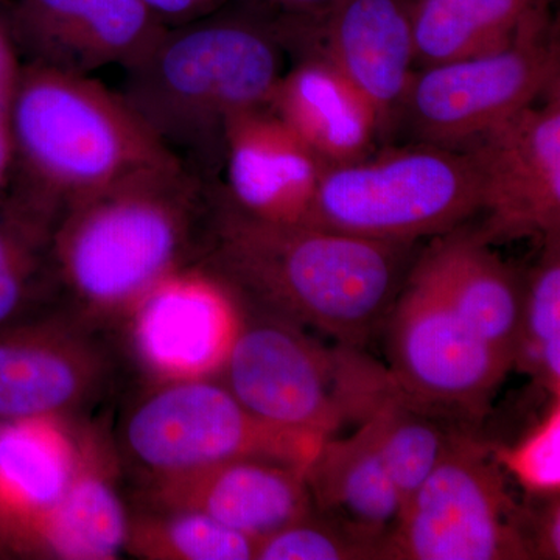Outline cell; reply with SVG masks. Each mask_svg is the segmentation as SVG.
I'll return each instance as SVG.
<instances>
[{
    "label": "cell",
    "mask_w": 560,
    "mask_h": 560,
    "mask_svg": "<svg viewBox=\"0 0 560 560\" xmlns=\"http://www.w3.org/2000/svg\"><path fill=\"white\" fill-rule=\"evenodd\" d=\"M213 184L175 161L70 205L50 243L58 307L110 337L154 283L200 261Z\"/></svg>",
    "instance_id": "7a4b0ae2"
},
{
    "label": "cell",
    "mask_w": 560,
    "mask_h": 560,
    "mask_svg": "<svg viewBox=\"0 0 560 560\" xmlns=\"http://www.w3.org/2000/svg\"><path fill=\"white\" fill-rule=\"evenodd\" d=\"M245 315L237 294L197 261L154 283L110 338L138 386L217 381Z\"/></svg>",
    "instance_id": "9c48e42d"
},
{
    "label": "cell",
    "mask_w": 560,
    "mask_h": 560,
    "mask_svg": "<svg viewBox=\"0 0 560 560\" xmlns=\"http://www.w3.org/2000/svg\"><path fill=\"white\" fill-rule=\"evenodd\" d=\"M80 419L0 420V559H35L75 467Z\"/></svg>",
    "instance_id": "e0dca14e"
},
{
    "label": "cell",
    "mask_w": 560,
    "mask_h": 560,
    "mask_svg": "<svg viewBox=\"0 0 560 560\" xmlns=\"http://www.w3.org/2000/svg\"><path fill=\"white\" fill-rule=\"evenodd\" d=\"M548 10L530 16L506 49L415 73L401 110L427 143H470L560 86L559 43Z\"/></svg>",
    "instance_id": "ba28073f"
},
{
    "label": "cell",
    "mask_w": 560,
    "mask_h": 560,
    "mask_svg": "<svg viewBox=\"0 0 560 560\" xmlns=\"http://www.w3.org/2000/svg\"><path fill=\"white\" fill-rule=\"evenodd\" d=\"M492 453L533 499L560 495V397H552L544 419L521 442Z\"/></svg>",
    "instance_id": "f1b7e54d"
},
{
    "label": "cell",
    "mask_w": 560,
    "mask_h": 560,
    "mask_svg": "<svg viewBox=\"0 0 560 560\" xmlns=\"http://www.w3.org/2000/svg\"><path fill=\"white\" fill-rule=\"evenodd\" d=\"M55 224L11 190L0 198V329L58 307L50 261Z\"/></svg>",
    "instance_id": "d4e9b609"
},
{
    "label": "cell",
    "mask_w": 560,
    "mask_h": 560,
    "mask_svg": "<svg viewBox=\"0 0 560 560\" xmlns=\"http://www.w3.org/2000/svg\"><path fill=\"white\" fill-rule=\"evenodd\" d=\"M167 27L198 20L226 5L228 0H139Z\"/></svg>",
    "instance_id": "1f68e13d"
},
{
    "label": "cell",
    "mask_w": 560,
    "mask_h": 560,
    "mask_svg": "<svg viewBox=\"0 0 560 560\" xmlns=\"http://www.w3.org/2000/svg\"><path fill=\"white\" fill-rule=\"evenodd\" d=\"M114 436L128 485L235 459L305 467L326 440L265 422L220 381L138 386Z\"/></svg>",
    "instance_id": "5b68a950"
},
{
    "label": "cell",
    "mask_w": 560,
    "mask_h": 560,
    "mask_svg": "<svg viewBox=\"0 0 560 560\" xmlns=\"http://www.w3.org/2000/svg\"><path fill=\"white\" fill-rule=\"evenodd\" d=\"M22 61L9 20L7 2L0 0V124L9 121L11 103L20 84Z\"/></svg>",
    "instance_id": "4dcf8cb0"
},
{
    "label": "cell",
    "mask_w": 560,
    "mask_h": 560,
    "mask_svg": "<svg viewBox=\"0 0 560 560\" xmlns=\"http://www.w3.org/2000/svg\"><path fill=\"white\" fill-rule=\"evenodd\" d=\"M453 311L512 364L525 280L475 231L448 232L418 260Z\"/></svg>",
    "instance_id": "603a6c76"
},
{
    "label": "cell",
    "mask_w": 560,
    "mask_h": 560,
    "mask_svg": "<svg viewBox=\"0 0 560 560\" xmlns=\"http://www.w3.org/2000/svg\"><path fill=\"white\" fill-rule=\"evenodd\" d=\"M385 324L388 370L401 388L459 422L489 411L511 361L453 311L419 261Z\"/></svg>",
    "instance_id": "30bf717a"
},
{
    "label": "cell",
    "mask_w": 560,
    "mask_h": 560,
    "mask_svg": "<svg viewBox=\"0 0 560 560\" xmlns=\"http://www.w3.org/2000/svg\"><path fill=\"white\" fill-rule=\"evenodd\" d=\"M130 503L208 515L259 541L313 512L305 467L235 459L131 482Z\"/></svg>",
    "instance_id": "9a60e30c"
},
{
    "label": "cell",
    "mask_w": 560,
    "mask_h": 560,
    "mask_svg": "<svg viewBox=\"0 0 560 560\" xmlns=\"http://www.w3.org/2000/svg\"><path fill=\"white\" fill-rule=\"evenodd\" d=\"M125 375L113 338L60 307L0 329V420L91 416Z\"/></svg>",
    "instance_id": "8fae6325"
},
{
    "label": "cell",
    "mask_w": 560,
    "mask_h": 560,
    "mask_svg": "<svg viewBox=\"0 0 560 560\" xmlns=\"http://www.w3.org/2000/svg\"><path fill=\"white\" fill-rule=\"evenodd\" d=\"M131 504L125 555L142 560H254L257 540L194 511Z\"/></svg>",
    "instance_id": "484cf974"
},
{
    "label": "cell",
    "mask_w": 560,
    "mask_h": 560,
    "mask_svg": "<svg viewBox=\"0 0 560 560\" xmlns=\"http://www.w3.org/2000/svg\"><path fill=\"white\" fill-rule=\"evenodd\" d=\"M536 506H517V528L529 559H560V495L537 499Z\"/></svg>",
    "instance_id": "f546056e"
},
{
    "label": "cell",
    "mask_w": 560,
    "mask_h": 560,
    "mask_svg": "<svg viewBox=\"0 0 560 560\" xmlns=\"http://www.w3.org/2000/svg\"><path fill=\"white\" fill-rule=\"evenodd\" d=\"M552 0H415L416 62L430 66L506 49Z\"/></svg>",
    "instance_id": "cb8c5ba5"
},
{
    "label": "cell",
    "mask_w": 560,
    "mask_h": 560,
    "mask_svg": "<svg viewBox=\"0 0 560 560\" xmlns=\"http://www.w3.org/2000/svg\"><path fill=\"white\" fill-rule=\"evenodd\" d=\"M393 560H528L517 504L492 447L467 429L405 504L386 544Z\"/></svg>",
    "instance_id": "52a82bcc"
},
{
    "label": "cell",
    "mask_w": 560,
    "mask_h": 560,
    "mask_svg": "<svg viewBox=\"0 0 560 560\" xmlns=\"http://www.w3.org/2000/svg\"><path fill=\"white\" fill-rule=\"evenodd\" d=\"M469 154L481 186L482 242L560 232V86L544 105L518 110L480 138Z\"/></svg>",
    "instance_id": "4fadbf2b"
},
{
    "label": "cell",
    "mask_w": 560,
    "mask_h": 560,
    "mask_svg": "<svg viewBox=\"0 0 560 560\" xmlns=\"http://www.w3.org/2000/svg\"><path fill=\"white\" fill-rule=\"evenodd\" d=\"M337 388L346 425L366 431L393 475L405 504L444 455L458 419L401 388L388 368L359 348L338 345Z\"/></svg>",
    "instance_id": "2e32d148"
},
{
    "label": "cell",
    "mask_w": 560,
    "mask_h": 560,
    "mask_svg": "<svg viewBox=\"0 0 560 560\" xmlns=\"http://www.w3.org/2000/svg\"><path fill=\"white\" fill-rule=\"evenodd\" d=\"M14 171V147L9 121L0 124V198L9 190Z\"/></svg>",
    "instance_id": "d6a6232c"
},
{
    "label": "cell",
    "mask_w": 560,
    "mask_h": 560,
    "mask_svg": "<svg viewBox=\"0 0 560 560\" xmlns=\"http://www.w3.org/2000/svg\"><path fill=\"white\" fill-rule=\"evenodd\" d=\"M259 2L275 3V5L287 7V9H315V7L327 5L334 3L335 0H259Z\"/></svg>",
    "instance_id": "836d02e7"
},
{
    "label": "cell",
    "mask_w": 560,
    "mask_h": 560,
    "mask_svg": "<svg viewBox=\"0 0 560 560\" xmlns=\"http://www.w3.org/2000/svg\"><path fill=\"white\" fill-rule=\"evenodd\" d=\"M412 243L372 241L304 223L250 217L213 184L198 264L249 311L313 327L363 348L407 279Z\"/></svg>",
    "instance_id": "6da1fadb"
},
{
    "label": "cell",
    "mask_w": 560,
    "mask_h": 560,
    "mask_svg": "<svg viewBox=\"0 0 560 560\" xmlns=\"http://www.w3.org/2000/svg\"><path fill=\"white\" fill-rule=\"evenodd\" d=\"M224 194L256 219L302 223L324 162L270 108L232 117L224 131Z\"/></svg>",
    "instance_id": "d6986e66"
},
{
    "label": "cell",
    "mask_w": 560,
    "mask_h": 560,
    "mask_svg": "<svg viewBox=\"0 0 560 560\" xmlns=\"http://www.w3.org/2000/svg\"><path fill=\"white\" fill-rule=\"evenodd\" d=\"M217 381L272 425L324 438L346 425L335 348L318 345L290 320L246 308L241 334Z\"/></svg>",
    "instance_id": "7c38bea8"
},
{
    "label": "cell",
    "mask_w": 560,
    "mask_h": 560,
    "mask_svg": "<svg viewBox=\"0 0 560 560\" xmlns=\"http://www.w3.org/2000/svg\"><path fill=\"white\" fill-rule=\"evenodd\" d=\"M131 504L109 412L79 422L75 467L40 536L38 560H116L125 552Z\"/></svg>",
    "instance_id": "ac0fdd59"
},
{
    "label": "cell",
    "mask_w": 560,
    "mask_h": 560,
    "mask_svg": "<svg viewBox=\"0 0 560 560\" xmlns=\"http://www.w3.org/2000/svg\"><path fill=\"white\" fill-rule=\"evenodd\" d=\"M512 368L560 397V232L544 238V250L525 280L521 327Z\"/></svg>",
    "instance_id": "4316f807"
},
{
    "label": "cell",
    "mask_w": 560,
    "mask_h": 560,
    "mask_svg": "<svg viewBox=\"0 0 560 560\" xmlns=\"http://www.w3.org/2000/svg\"><path fill=\"white\" fill-rule=\"evenodd\" d=\"M268 108L326 167L366 156L381 131L371 103L323 55L282 73Z\"/></svg>",
    "instance_id": "7402d4cb"
},
{
    "label": "cell",
    "mask_w": 560,
    "mask_h": 560,
    "mask_svg": "<svg viewBox=\"0 0 560 560\" xmlns=\"http://www.w3.org/2000/svg\"><path fill=\"white\" fill-rule=\"evenodd\" d=\"M415 0H335L326 27L327 58L366 97L381 130L401 113L415 70Z\"/></svg>",
    "instance_id": "ffe728a7"
},
{
    "label": "cell",
    "mask_w": 560,
    "mask_h": 560,
    "mask_svg": "<svg viewBox=\"0 0 560 560\" xmlns=\"http://www.w3.org/2000/svg\"><path fill=\"white\" fill-rule=\"evenodd\" d=\"M282 49L275 22L223 5L165 28L125 69L120 95L165 149L212 179L223 165L228 121L270 106Z\"/></svg>",
    "instance_id": "3957f363"
},
{
    "label": "cell",
    "mask_w": 560,
    "mask_h": 560,
    "mask_svg": "<svg viewBox=\"0 0 560 560\" xmlns=\"http://www.w3.org/2000/svg\"><path fill=\"white\" fill-rule=\"evenodd\" d=\"M313 511L366 541L385 559L386 544L404 511L393 475L366 431L326 438L305 466Z\"/></svg>",
    "instance_id": "44dd1931"
},
{
    "label": "cell",
    "mask_w": 560,
    "mask_h": 560,
    "mask_svg": "<svg viewBox=\"0 0 560 560\" xmlns=\"http://www.w3.org/2000/svg\"><path fill=\"white\" fill-rule=\"evenodd\" d=\"M381 559L366 541L338 528L315 511L257 541L254 560Z\"/></svg>",
    "instance_id": "83f0119b"
},
{
    "label": "cell",
    "mask_w": 560,
    "mask_h": 560,
    "mask_svg": "<svg viewBox=\"0 0 560 560\" xmlns=\"http://www.w3.org/2000/svg\"><path fill=\"white\" fill-rule=\"evenodd\" d=\"M480 210V179L469 154L423 142L326 167L302 223L415 243L448 234Z\"/></svg>",
    "instance_id": "8992f818"
},
{
    "label": "cell",
    "mask_w": 560,
    "mask_h": 560,
    "mask_svg": "<svg viewBox=\"0 0 560 560\" xmlns=\"http://www.w3.org/2000/svg\"><path fill=\"white\" fill-rule=\"evenodd\" d=\"M9 125V190L55 220L73 202L145 168L180 161L154 138L120 92L91 75L24 65Z\"/></svg>",
    "instance_id": "277c9868"
},
{
    "label": "cell",
    "mask_w": 560,
    "mask_h": 560,
    "mask_svg": "<svg viewBox=\"0 0 560 560\" xmlns=\"http://www.w3.org/2000/svg\"><path fill=\"white\" fill-rule=\"evenodd\" d=\"M7 10L24 65L77 75L131 68L167 28L139 0H11Z\"/></svg>",
    "instance_id": "5bb4252c"
}]
</instances>
